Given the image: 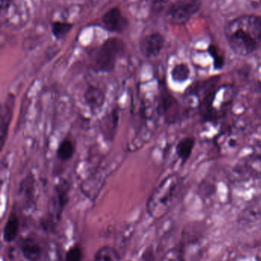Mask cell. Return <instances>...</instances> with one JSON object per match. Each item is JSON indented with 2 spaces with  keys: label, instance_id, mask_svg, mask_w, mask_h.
<instances>
[{
  "label": "cell",
  "instance_id": "6da1fadb",
  "mask_svg": "<svg viewBox=\"0 0 261 261\" xmlns=\"http://www.w3.org/2000/svg\"><path fill=\"white\" fill-rule=\"evenodd\" d=\"M225 35L235 55H251L261 43V16L245 15L231 20L225 26Z\"/></svg>",
  "mask_w": 261,
  "mask_h": 261
},
{
  "label": "cell",
  "instance_id": "cb8c5ba5",
  "mask_svg": "<svg viewBox=\"0 0 261 261\" xmlns=\"http://www.w3.org/2000/svg\"><path fill=\"white\" fill-rule=\"evenodd\" d=\"M72 24L67 22H57L53 23L52 24V33L54 36L58 39L64 38L72 29Z\"/></svg>",
  "mask_w": 261,
  "mask_h": 261
},
{
  "label": "cell",
  "instance_id": "7402d4cb",
  "mask_svg": "<svg viewBox=\"0 0 261 261\" xmlns=\"http://www.w3.org/2000/svg\"><path fill=\"white\" fill-rule=\"evenodd\" d=\"M119 253L110 246H104L100 248L94 255V261H119Z\"/></svg>",
  "mask_w": 261,
  "mask_h": 261
},
{
  "label": "cell",
  "instance_id": "8992f818",
  "mask_svg": "<svg viewBox=\"0 0 261 261\" xmlns=\"http://www.w3.org/2000/svg\"><path fill=\"white\" fill-rule=\"evenodd\" d=\"M202 7V0H179L173 3L167 12L169 21L173 24H186Z\"/></svg>",
  "mask_w": 261,
  "mask_h": 261
},
{
  "label": "cell",
  "instance_id": "8fae6325",
  "mask_svg": "<svg viewBox=\"0 0 261 261\" xmlns=\"http://www.w3.org/2000/svg\"><path fill=\"white\" fill-rule=\"evenodd\" d=\"M15 106V97L13 95H9L7 99L2 104L0 110V143L3 150L7 139L9 127L13 116V109Z\"/></svg>",
  "mask_w": 261,
  "mask_h": 261
},
{
  "label": "cell",
  "instance_id": "52a82bcc",
  "mask_svg": "<svg viewBox=\"0 0 261 261\" xmlns=\"http://www.w3.org/2000/svg\"><path fill=\"white\" fill-rule=\"evenodd\" d=\"M70 185L66 180L60 181L55 187V193L51 199L49 207V221L52 225H56L61 221L63 210L68 202Z\"/></svg>",
  "mask_w": 261,
  "mask_h": 261
},
{
  "label": "cell",
  "instance_id": "d6986e66",
  "mask_svg": "<svg viewBox=\"0 0 261 261\" xmlns=\"http://www.w3.org/2000/svg\"><path fill=\"white\" fill-rule=\"evenodd\" d=\"M19 229V220L15 213H12L8 218L7 222L3 229V239L10 243L16 239Z\"/></svg>",
  "mask_w": 261,
  "mask_h": 261
},
{
  "label": "cell",
  "instance_id": "7a4b0ae2",
  "mask_svg": "<svg viewBox=\"0 0 261 261\" xmlns=\"http://www.w3.org/2000/svg\"><path fill=\"white\" fill-rule=\"evenodd\" d=\"M183 179L177 173L165 177L149 196L147 212L150 217L159 219L164 217L176 203L182 190Z\"/></svg>",
  "mask_w": 261,
  "mask_h": 261
},
{
  "label": "cell",
  "instance_id": "83f0119b",
  "mask_svg": "<svg viewBox=\"0 0 261 261\" xmlns=\"http://www.w3.org/2000/svg\"><path fill=\"white\" fill-rule=\"evenodd\" d=\"M254 113H255L256 116L261 119V99L254 107Z\"/></svg>",
  "mask_w": 261,
  "mask_h": 261
},
{
  "label": "cell",
  "instance_id": "d4e9b609",
  "mask_svg": "<svg viewBox=\"0 0 261 261\" xmlns=\"http://www.w3.org/2000/svg\"><path fill=\"white\" fill-rule=\"evenodd\" d=\"M82 259V251L78 245L72 247L66 254V261H81Z\"/></svg>",
  "mask_w": 261,
  "mask_h": 261
},
{
  "label": "cell",
  "instance_id": "ba28073f",
  "mask_svg": "<svg viewBox=\"0 0 261 261\" xmlns=\"http://www.w3.org/2000/svg\"><path fill=\"white\" fill-rule=\"evenodd\" d=\"M217 78L200 83L189 87L185 93V100L190 106L200 108L216 89Z\"/></svg>",
  "mask_w": 261,
  "mask_h": 261
},
{
  "label": "cell",
  "instance_id": "3957f363",
  "mask_svg": "<svg viewBox=\"0 0 261 261\" xmlns=\"http://www.w3.org/2000/svg\"><path fill=\"white\" fill-rule=\"evenodd\" d=\"M236 96V90L231 85L216 87L209 97L200 107L206 121L214 122L223 117Z\"/></svg>",
  "mask_w": 261,
  "mask_h": 261
},
{
  "label": "cell",
  "instance_id": "ffe728a7",
  "mask_svg": "<svg viewBox=\"0 0 261 261\" xmlns=\"http://www.w3.org/2000/svg\"><path fill=\"white\" fill-rule=\"evenodd\" d=\"M75 145L70 138H65L61 141L57 149V158L61 161H67L73 158Z\"/></svg>",
  "mask_w": 261,
  "mask_h": 261
},
{
  "label": "cell",
  "instance_id": "e0dca14e",
  "mask_svg": "<svg viewBox=\"0 0 261 261\" xmlns=\"http://www.w3.org/2000/svg\"><path fill=\"white\" fill-rule=\"evenodd\" d=\"M118 121H119V113L117 110L110 112L103 119L101 123V132L105 138L109 141H112L114 138L116 130L117 128Z\"/></svg>",
  "mask_w": 261,
  "mask_h": 261
},
{
  "label": "cell",
  "instance_id": "2e32d148",
  "mask_svg": "<svg viewBox=\"0 0 261 261\" xmlns=\"http://www.w3.org/2000/svg\"><path fill=\"white\" fill-rule=\"evenodd\" d=\"M20 251L23 257L29 261H39L41 258V246L36 240L32 238H26L20 242Z\"/></svg>",
  "mask_w": 261,
  "mask_h": 261
},
{
  "label": "cell",
  "instance_id": "484cf974",
  "mask_svg": "<svg viewBox=\"0 0 261 261\" xmlns=\"http://www.w3.org/2000/svg\"><path fill=\"white\" fill-rule=\"evenodd\" d=\"M162 261H183L179 251H178L177 248H173L167 251V254L162 257Z\"/></svg>",
  "mask_w": 261,
  "mask_h": 261
},
{
  "label": "cell",
  "instance_id": "5bb4252c",
  "mask_svg": "<svg viewBox=\"0 0 261 261\" xmlns=\"http://www.w3.org/2000/svg\"><path fill=\"white\" fill-rule=\"evenodd\" d=\"M104 26L112 32H121L127 25V21L118 8L109 10L103 18Z\"/></svg>",
  "mask_w": 261,
  "mask_h": 261
},
{
  "label": "cell",
  "instance_id": "277c9868",
  "mask_svg": "<svg viewBox=\"0 0 261 261\" xmlns=\"http://www.w3.org/2000/svg\"><path fill=\"white\" fill-rule=\"evenodd\" d=\"M125 46L118 38H110L104 43L97 53L93 69L99 73H110L114 70L116 62L124 53Z\"/></svg>",
  "mask_w": 261,
  "mask_h": 261
},
{
  "label": "cell",
  "instance_id": "4fadbf2b",
  "mask_svg": "<svg viewBox=\"0 0 261 261\" xmlns=\"http://www.w3.org/2000/svg\"><path fill=\"white\" fill-rule=\"evenodd\" d=\"M164 46V38L159 33L147 35L141 41L139 47L144 57L147 58H155L162 51Z\"/></svg>",
  "mask_w": 261,
  "mask_h": 261
},
{
  "label": "cell",
  "instance_id": "ac0fdd59",
  "mask_svg": "<svg viewBox=\"0 0 261 261\" xmlns=\"http://www.w3.org/2000/svg\"><path fill=\"white\" fill-rule=\"evenodd\" d=\"M196 144V139L193 137H185L178 142L176 147V153L182 163H185L193 153Z\"/></svg>",
  "mask_w": 261,
  "mask_h": 261
},
{
  "label": "cell",
  "instance_id": "9c48e42d",
  "mask_svg": "<svg viewBox=\"0 0 261 261\" xmlns=\"http://www.w3.org/2000/svg\"><path fill=\"white\" fill-rule=\"evenodd\" d=\"M159 112L168 124H176L182 118V107L179 101L170 93H163L159 104Z\"/></svg>",
  "mask_w": 261,
  "mask_h": 261
},
{
  "label": "cell",
  "instance_id": "4316f807",
  "mask_svg": "<svg viewBox=\"0 0 261 261\" xmlns=\"http://www.w3.org/2000/svg\"><path fill=\"white\" fill-rule=\"evenodd\" d=\"M12 0H2L1 3V10L2 12H4V11H7L8 9L10 8V6H12Z\"/></svg>",
  "mask_w": 261,
  "mask_h": 261
},
{
  "label": "cell",
  "instance_id": "44dd1931",
  "mask_svg": "<svg viewBox=\"0 0 261 261\" xmlns=\"http://www.w3.org/2000/svg\"><path fill=\"white\" fill-rule=\"evenodd\" d=\"M191 70L186 64L181 63L174 66L171 71V77L176 83H184L188 81L190 76Z\"/></svg>",
  "mask_w": 261,
  "mask_h": 261
},
{
  "label": "cell",
  "instance_id": "603a6c76",
  "mask_svg": "<svg viewBox=\"0 0 261 261\" xmlns=\"http://www.w3.org/2000/svg\"><path fill=\"white\" fill-rule=\"evenodd\" d=\"M208 53L213 59L215 68L216 70H221L225 64V56L221 51L220 49L214 44H211L208 47Z\"/></svg>",
  "mask_w": 261,
  "mask_h": 261
},
{
  "label": "cell",
  "instance_id": "30bf717a",
  "mask_svg": "<svg viewBox=\"0 0 261 261\" xmlns=\"http://www.w3.org/2000/svg\"><path fill=\"white\" fill-rule=\"evenodd\" d=\"M238 222L246 228L261 226V196L254 198L245 205L239 214Z\"/></svg>",
  "mask_w": 261,
  "mask_h": 261
},
{
  "label": "cell",
  "instance_id": "7c38bea8",
  "mask_svg": "<svg viewBox=\"0 0 261 261\" xmlns=\"http://www.w3.org/2000/svg\"><path fill=\"white\" fill-rule=\"evenodd\" d=\"M242 138V134L240 130L236 128H228L223 130L218 136L217 144L219 150L223 153H231V150L238 148L241 144V139Z\"/></svg>",
  "mask_w": 261,
  "mask_h": 261
},
{
  "label": "cell",
  "instance_id": "9a60e30c",
  "mask_svg": "<svg viewBox=\"0 0 261 261\" xmlns=\"http://www.w3.org/2000/svg\"><path fill=\"white\" fill-rule=\"evenodd\" d=\"M86 105L91 111H98L105 103V93L99 87L90 86L87 87L84 95Z\"/></svg>",
  "mask_w": 261,
  "mask_h": 261
},
{
  "label": "cell",
  "instance_id": "5b68a950",
  "mask_svg": "<svg viewBox=\"0 0 261 261\" xmlns=\"http://www.w3.org/2000/svg\"><path fill=\"white\" fill-rule=\"evenodd\" d=\"M233 175L242 180L261 179V140L253 145L250 153L239 160L233 168Z\"/></svg>",
  "mask_w": 261,
  "mask_h": 261
}]
</instances>
